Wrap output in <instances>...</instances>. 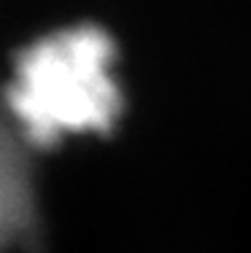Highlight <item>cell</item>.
Returning <instances> with one entry per match:
<instances>
[{
  "instance_id": "obj_1",
  "label": "cell",
  "mask_w": 251,
  "mask_h": 253,
  "mask_svg": "<svg viewBox=\"0 0 251 253\" xmlns=\"http://www.w3.org/2000/svg\"><path fill=\"white\" fill-rule=\"evenodd\" d=\"M124 111L116 43L103 27H62L30 43L5 86V116L33 148L105 135Z\"/></svg>"
},
{
  "instance_id": "obj_2",
  "label": "cell",
  "mask_w": 251,
  "mask_h": 253,
  "mask_svg": "<svg viewBox=\"0 0 251 253\" xmlns=\"http://www.w3.org/2000/svg\"><path fill=\"white\" fill-rule=\"evenodd\" d=\"M38 240L41 208L27 162V143L8 116H0V253L30 251Z\"/></svg>"
}]
</instances>
